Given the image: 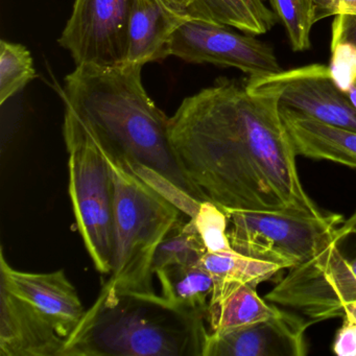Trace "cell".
<instances>
[{
  "instance_id": "9a60e30c",
  "label": "cell",
  "mask_w": 356,
  "mask_h": 356,
  "mask_svg": "<svg viewBox=\"0 0 356 356\" xmlns=\"http://www.w3.org/2000/svg\"><path fill=\"white\" fill-rule=\"evenodd\" d=\"M281 109L296 154L356 168V132Z\"/></svg>"
},
{
  "instance_id": "8992f818",
  "label": "cell",
  "mask_w": 356,
  "mask_h": 356,
  "mask_svg": "<svg viewBox=\"0 0 356 356\" xmlns=\"http://www.w3.org/2000/svg\"><path fill=\"white\" fill-rule=\"evenodd\" d=\"M70 159V195L79 232L95 268L111 274L114 247V187L111 170L99 145L76 127L63 122Z\"/></svg>"
},
{
  "instance_id": "5bb4252c",
  "label": "cell",
  "mask_w": 356,
  "mask_h": 356,
  "mask_svg": "<svg viewBox=\"0 0 356 356\" xmlns=\"http://www.w3.org/2000/svg\"><path fill=\"white\" fill-rule=\"evenodd\" d=\"M188 17L174 13L159 0H133L124 63L145 66L170 57V39Z\"/></svg>"
},
{
  "instance_id": "6da1fadb",
  "label": "cell",
  "mask_w": 356,
  "mask_h": 356,
  "mask_svg": "<svg viewBox=\"0 0 356 356\" xmlns=\"http://www.w3.org/2000/svg\"><path fill=\"white\" fill-rule=\"evenodd\" d=\"M170 145L200 201L222 209L323 214L298 174L275 95L218 79L183 99L170 118Z\"/></svg>"
},
{
  "instance_id": "603a6c76",
  "label": "cell",
  "mask_w": 356,
  "mask_h": 356,
  "mask_svg": "<svg viewBox=\"0 0 356 356\" xmlns=\"http://www.w3.org/2000/svg\"><path fill=\"white\" fill-rule=\"evenodd\" d=\"M329 70L335 84L346 92L356 81V47L347 43L331 44Z\"/></svg>"
},
{
  "instance_id": "277c9868",
  "label": "cell",
  "mask_w": 356,
  "mask_h": 356,
  "mask_svg": "<svg viewBox=\"0 0 356 356\" xmlns=\"http://www.w3.org/2000/svg\"><path fill=\"white\" fill-rule=\"evenodd\" d=\"M104 155L114 187L113 256L106 283L120 293L154 295V255L183 212L122 162Z\"/></svg>"
},
{
  "instance_id": "f546056e",
  "label": "cell",
  "mask_w": 356,
  "mask_h": 356,
  "mask_svg": "<svg viewBox=\"0 0 356 356\" xmlns=\"http://www.w3.org/2000/svg\"><path fill=\"white\" fill-rule=\"evenodd\" d=\"M254 3L261 8V9L266 10V11H273L272 7H270L268 0H252Z\"/></svg>"
},
{
  "instance_id": "e0dca14e",
  "label": "cell",
  "mask_w": 356,
  "mask_h": 356,
  "mask_svg": "<svg viewBox=\"0 0 356 356\" xmlns=\"http://www.w3.org/2000/svg\"><path fill=\"white\" fill-rule=\"evenodd\" d=\"M156 275L161 283L164 300L185 314L206 320L214 283L201 262L168 266Z\"/></svg>"
},
{
  "instance_id": "d6986e66",
  "label": "cell",
  "mask_w": 356,
  "mask_h": 356,
  "mask_svg": "<svg viewBox=\"0 0 356 356\" xmlns=\"http://www.w3.org/2000/svg\"><path fill=\"white\" fill-rule=\"evenodd\" d=\"M207 253L193 218L175 227L162 241L154 255V274L162 268L172 266H188L200 264Z\"/></svg>"
},
{
  "instance_id": "44dd1931",
  "label": "cell",
  "mask_w": 356,
  "mask_h": 356,
  "mask_svg": "<svg viewBox=\"0 0 356 356\" xmlns=\"http://www.w3.org/2000/svg\"><path fill=\"white\" fill-rule=\"evenodd\" d=\"M277 18L282 22L291 49L306 51L312 47V26L316 22L314 0H268Z\"/></svg>"
},
{
  "instance_id": "2e32d148",
  "label": "cell",
  "mask_w": 356,
  "mask_h": 356,
  "mask_svg": "<svg viewBox=\"0 0 356 356\" xmlns=\"http://www.w3.org/2000/svg\"><path fill=\"white\" fill-rule=\"evenodd\" d=\"M279 310L261 299L254 285H228L212 291L206 323L212 334H224L270 318Z\"/></svg>"
},
{
  "instance_id": "484cf974",
  "label": "cell",
  "mask_w": 356,
  "mask_h": 356,
  "mask_svg": "<svg viewBox=\"0 0 356 356\" xmlns=\"http://www.w3.org/2000/svg\"><path fill=\"white\" fill-rule=\"evenodd\" d=\"M333 352L339 356H356V325L346 318L335 335Z\"/></svg>"
},
{
  "instance_id": "7c38bea8",
  "label": "cell",
  "mask_w": 356,
  "mask_h": 356,
  "mask_svg": "<svg viewBox=\"0 0 356 356\" xmlns=\"http://www.w3.org/2000/svg\"><path fill=\"white\" fill-rule=\"evenodd\" d=\"M312 321L279 310L266 320L224 334L209 332L203 356H304Z\"/></svg>"
},
{
  "instance_id": "9c48e42d",
  "label": "cell",
  "mask_w": 356,
  "mask_h": 356,
  "mask_svg": "<svg viewBox=\"0 0 356 356\" xmlns=\"http://www.w3.org/2000/svg\"><path fill=\"white\" fill-rule=\"evenodd\" d=\"M248 88L278 97L280 107L303 118L356 132V109L335 84L329 66L312 64L245 81Z\"/></svg>"
},
{
  "instance_id": "52a82bcc",
  "label": "cell",
  "mask_w": 356,
  "mask_h": 356,
  "mask_svg": "<svg viewBox=\"0 0 356 356\" xmlns=\"http://www.w3.org/2000/svg\"><path fill=\"white\" fill-rule=\"evenodd\" d=\"M234 251L291 268L309 259L327 235L343 222L339 214L301 216L280 211L222 209Z\"/></svg>"
},
{
  "instance_id": "cb8c5ba5",
  "label": "cell",
  "mask_w": 356,
  "mask_h": 356,
  "mask_svg": "<svg viewBox=\"0 0 356 356\" xmlns=\"http://www.w3.org/2000/svg\"><path fill=\"white\" fill-rule=\"evenodd\" d=\"M331 30V44L347 43L356 47V14L334 16Z\"/></svg>"
},
{
  "instance_id": "4fadbf2b",
  "label": "cell",
  "mask_w": 356,
  "mask_h": 356,
  "mask_svg": "<svg viewBox=\"0 0 356 356\" xmlns=\"http://www.w3.org/2000/svg\"><path fill=\"white\" fill-rule=\"evenodd\" d=\"M66 343L42 312L0 285V356H63Z\"/></svg>"
},
{
  "instance_id": "ac0fdd59",
  "label": "cell",
  "mask_w": 356,
  "mask_h": 356,
  "mask_svg": "<svg viewBox=\"0 0 356 356\" xmlns=\"http://www.w3.org/2000/svg\"><path fill=\"white\" fill-rule=\"evenodd\" d=\"M201 264L213 278V289L245 283L257 286L282 270L277 264L243 255L233 249L207 252Z\"/></svg>"
},
{
  "instance_id": "ba28073f",
  "label": "cell",
  "mask_w": 356,
  "mask_h": 356,
  "mask_svg": "<svg viewBox=\"0 0 356 356\" xmlns=\"http://www.w3.org/2000/svg\"><path fill=\"white\" fill-rule=\"evenodd\" d=\"M168 53L187 63L235 68L252 78L282 72L274 49L226 24L188 17L170 39Z\"/></svg>"
},
{
  "instance_id": "83f0119b",
  "label": "cell",
  "mask_w": 356,
  "mask_h": 356,
  "mask_svg": "<svg viewBox=\"0 0 356 356\" xmlns=\"http://www.w3.org/2000/svg\"><path fill=\"white\" fill-rule=\"evenodd\" d=\"M343 316L356 325V301L349 302L343 308Z\"/></svg>"
},
{
  "instance_id": "7402d4cb",
  "label": "cell",
  "mask_w": 356,
  "mask_h": 356,
  "mask_svg": "<svg viewBox=\"0 0 356 356\" xmlns=\"http://www.w3.org/2000/svg\"><path fill=\"white\" fill-rule=\"evenodd\" d=\"M193 218L207 252L213 253L232 249L227 236L228 218L222 208L212 202L202 201Z\"/></svg>"
},
{
  "instance_id": "8fae6325",
  "label": "cell",
  "mask_w": 356,
  "mask_h": 356,
  "mask_svg": "<svg viewBox=\"0 0 356 356\" xmlns=\"http://www.w3.org/2000/svg\"><path fill=\"white\" fill-rule=\"evenodd\" d=\"M0 285L42 312L68 339L86 314L80 296L63 270L30 273L10 266L0 252Z\"/></svg>"
},
{
  "instance_id": "30bf717a",
  "label": "cell",
  "mask_w": 356,
  "mask_h": 356,
  "mask_svg": "<svg viewBox=\"0 0 356 356\" xmlns=\"http://www.w3.org/2000/svg\"><path fill=\"white\" fill-rule=\"evenodd\" d=\"M133 0H74L58 43L76 66L124 63Z\"/></svg>"
},
{
  "instance_id": "f1b7e54d",
  "label": "cell",
  "mask_w": 356,
  "mask_h": 356,
  "mask_svg": "<svg viewBox=\"0 0 356 356\" xmlns=\"http://www.w3.org/2000/svg\"><path fill=\"white\" fill-rule=\"evenodd\" d=\"M346 97L349 99L350 104L356 109V81L345 92Z\"/></svg>"
},
{
  "instance_id": "5b68a950",
  "label": "cell",
  "mask_w": 356,
  "mask_h": 356,
  "mask_svg": "<svg viewBox=\"0 0 356 356\" xmlns=\"http://www.w3.org/2000/svg\"><path fill=\"white\" fill-rule=\"evenodd\" d=\"M312 323L343 316L356 301V211L335 227L316 253L289 273L266 296Z\"/></svg>"
},
{
  "instance_id": "3957f363",
  "label": "cell",
  "mask_w": 356,
  "mask_h": 356,
  "mask_svg": "<svg viewBox=\"0 0 356 356\" xmlns=\"http://www.w3.org/2000/svg\"><path fill=\"white\" fill-rule=\"evenodd\" d=\"M208 335L205 318L157 293H120L105 283L63 356H203Z\"/></svg>"
},
{
  "instance_id": "d4e9b609",
  "label": "cell",
  "mask_w": 356,
  "mask_h": 356,
  "mask_svg": "<svg viewBox=\"0 0 356 356\" xmlns=\"http://www.w3.org/2000/svg\"><path fill=\"white\" fill-rule=\"evenodd\" d=\"M316 22L339 14H356V0H314Z\"/></svg>"
},
{
  "instance_id": "ffe728a7",
  "label": "cell",
  "mask_w": 356,
  "mask_h": 356,
  "mask_svg": "<svg viewBox=\"0 0 356 356\" xmlns=\"http://www.w3.org/2000/svg\"><path fill=\"white\" fill-rule=\"evenodd\" d=\"M36 78L31 51L19 43L0 42V105Z\"/></svg>"
},
{
  "instance_id": "4316f807",
  "label": "cell",
  "mask_w": 356,
  "mask_h": 356,
  "mask_svg": "<svg viewBox=\"0 0 356 356\" xmlns=\"http://www.w3.org/2000/svg\"><path fill=\"white\" fill-rule=\"evenodd\" d=\"M168 10L181 16H191V10L195 0H159Z\"/></svg>"
},
{
  "instance_id": "7a4b0ae2",
  "label": "cell",
  "mask_w": 356,
  "mask_h": 356,
  "mask_svg": "<svg viewBox=\"0 0 356 356\" xmlns=\"http://www.w3.org/2000/svg\"><path fill=\"white\" fill-rule=\"evenodd\" d=\"M143 65H81L64 79V124L88 135L124 165H143L200 201L170 145V118L143 83ZM202 202V201H201Z\"/></svg>"
}]
</instances>
